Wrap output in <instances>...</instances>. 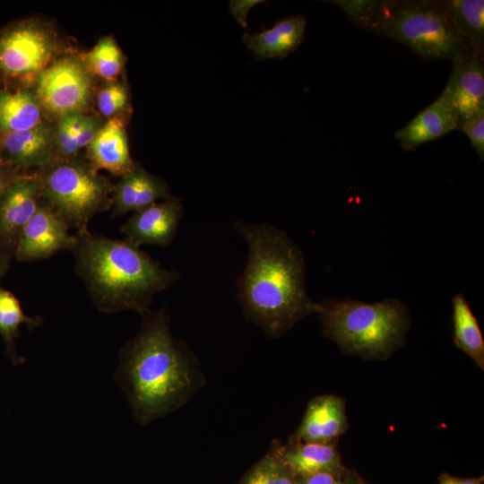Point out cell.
Instances as JSON below:
<instances>
[{
  "mask_svg": "<svg viewBox=\"0 0 484 484\" xmlns=\"http://www.w3.org/2000/svg\"><path fill=\"white\" fill-rule=\"evenodd\" d=\"M240 484H299V479L287 468L272 445L269 453L249 471Z\"/></svg>",
  "mask_w": 484,
  "mask_h": 484,
  "instance_id": "obj_25",
  "label": "cell"
},
{
  "mask_svg": "<svg viewBox=\"0 0 484 484\" xmlns=\"http://www.w3.org/2000/svg\"><path fill=\"white\" fill-rule=\"evenodd\" d=\"M248 245L245 270L238 280V298L249 322L279 337L317 311L305 288L301 249L282 230L267 224L236 222Z\"/></svg>",
  "mask_w": 484,
  "mask_h": 484,
  "instance_id": "obj_2",
  "label": "cell"
},
{
  "mask_svg": "<svg viewBox=\"0 0 484 484\" xmlns=\"http://www.w3.org/2000/svg\"><path fill=\"white\" fill-rule=\"evenodd\" d=\"M458 125L455 112L441 94L405 126L399 129L395 133V138L402 149L411 151L425 143L458 130Z\"/></svg>",
  "mask_w": 484,
  "mask_h": 484,
  "instance_id": "obj_17",
  "label": "cell"
},
{
  "mask_svg": "<svg viewBox=\"0 0 484 484\" xmlns=\"http://www.w3.org/2000/svg\"><path fill=\"white\" fill-rule=\"evenodd\" d=\"M452 18L460 33L471 44L474 51L484 54V1H446Z\"/></svg>",
  "mask_w": 484,
  "mask_h": 484,
  "instance_id": "obj_22",
  "label": "cell"
},
{
  "mask_svg": "<svg viewBox=\"0 0 484 484\" xmlns=\"http://www.w3.org/2000/svg\"><path fill=\"white\" fill-rule=\"evenodd\" d=\"M299 484H361L344 473L321 472L299 480Z\"/></svg>",
  "mask_w": 484,
  "mask_h": 484,
  "instance_id": "obj_29",
  "label": "cell"
},
{
  "mask_svg": "<svg viewBox=\"0 0 484 484\" xmlns=\"http://www.w3.org/2000/svg\"><path fill=\"white\" fill-rule=\"evenodd\" d=\"M439 484H483V477L479 478H459L448 473L439 476Z\"/></svg>",
  "mask_w": 484,
  "mask_h": 484,
  "instance_id": "obj_31",
  "label": "cell"
},
{
  "mask_svg": "<svg viewBox=\"0 0 484 484\" xmlns=\"http://www.w3.org/2000/svg\"><path fill=\"white\" fill-rule=\"evenodd\" d=\"M89 148L90 165L123 176L134 165L130 152L124 121L110 118L99 130Z\"/></svg>",
  "mask_w": 484,
  "mask_h": 484,
  "instance_id": "obj_18",
  "label": "cell"
},
{
  "mask_svg": "<svg viewBox=\"0 0 484 484\" xmlns=\"http://www.w3.org/2000/svg\"><path fill=\"white\" fill-rule=\"evenodd\" d=\"M279 457L299 480L321 472L344 473L345 468L334 442L272 443Z\"/></svg>",
  "mask_w": 484,
  "mask_h": 484,
  "instance_id": "obj_15",
  "label": "cell"
},
{
  "mask_svg": "<svg viewBox=\"0 0 484 484\" xmlns=\"http://www.w3.org/2000/svg\"><path fill=\"white\" fill-rule=\"evenodd\" d=\"M26 324L30 329H34L42 324L39 316H27L15 296L0 287V335L6 344L7 350L12 359L20 361V358L14 350V341L18 336L19 328Z\"/></svg>",
  "mask_w": 484,
  "mask_h": 484,
  "instance_id": "obj_23",
  "label": "cell"
},
{
  "mask_svg": "<svg viewBox=\"0 0 484 484\" xmlns=\"http://www.w3.org/2000/svg\"><path fill=\"white\" fill-rule=\"evenodd\" d=\"M69 229L64 219L41 200L21 235L14 256L20 262H31L49 258L63 250L72 251L76 236Z\"/></svg>",
  "mask_w": 484,
  "mask_h": 484,
  "instance_id": "obj_10",
  "label": "cell"
},
{
  "mask_svg": "<svg viewBox=\"0 0 484 484\" xmlns=\"http://www.w3.org/2000/svg\"><path fill=\"white\" fill-rule=\"evenodd\" d=\"M86 61L89 70L109 82L115 81L123 66L122 53L111 37L101 39L86 55Z\"/></svg>",
  "mask_w": 484,
  "mask_h": 484,
  "instance_id": "obj_24",
  "label": "cell"
},
{
  "mask_svg": "<svg viewBox=\"0 0 484 484\" xmlns=\"http://www.w3.org/2000/svg\"><path fill=\"white\" fill-rule=\"evenodd\" d=\"M306 26L304 16H291L280 21L272 29L246 33L243 39L260 59L284 57L301 44Z\"/></svg>",
  "mask_w": 484,
  "mask_h": 484,
  "instance_id": "obj_19",
  "label": "cell"
},
{
  "mask_svg": "<svg viewBox=\"0 0 484 484\" xmlns=\"http://www.w3.org/2000/svg\"><path fill=\"white\" fill-rule=\"evenodd\" d=\"M326 337L344 351L366 358H385L404 340L407 307L395 298L367 303L329 298L317 305Z\"/></svg>",
  "mask_w": 484,
  "mask_h": 484,
  "instance_id": "obj_5",
  "label": "cell"
},
{
  "mask_svg": "<svg viewBox=\"0 0 484 484\" xmlns=\"http://www.w3.org/2000/svg\"><path fill=\"white\" fill-rule=\"evenodd\" d=\"M102 125H103L99 118L87 116L83 127L76 136L78 151L88 147L91 143Z\"/></svg>",
  "mask_w": 484,
  "mask_h": 484,
  "instance_id": "obj_30",
  "label": "cell"
},
{
  "mask_svg": "<svg viewBox=\"0 0 484 484\" xmlns=\"http://www.w3.org/2000/svg\"><path fill=\"white\" fill-rule=\"evenodd\" d=\"M356 25L403 43L428 61L454 63L476 53L455 26L446 1L365 0Z\"/></svg>",
  "mask_w": 484,
  "mask_h": 484,
  "instance_id": "obj_4",
  "label": "cell"
},
{
  "mask_svg": "<svg viewBox=\"0 0 484 484\" xmlns=\"http://www.w3.org/2000/svg\"><path fill=\"white\" fill-rule=\"evenodd\" d=\"M22 173L26 172L0 164V196L8 184Z\"/></svg>",
  "mask_w": 484,
  "mask_h": 484,
  "instance_id": "obj_32",
  "label": "cell"
},
{
  "mask_svg": "<svg viewBox=\"0 0 484 484\" xmlns=\"http://www.w3.org/2000/svg\"><path fill=\"white\" fill-rule=\"evenodd\" d=\"M128 104V92L125 85L112 81L104 86L97 97V106L99 113L105 117H117Z\"/></svg>",
  "mask_w": 484,
  "mask_h": 484,
  "instance_id": "obj_27",
  "label": "cell"
},
{
  "mask_svg": "<svg viewBox=\"0 0 484 484\" xmlns=\"http://www.w3.org/2000/svg\"><path fill=\"white\" fill-rule=\"evenodd\" d=\"M453 65L442 95L455 112L460 125L473 114L484 110L483 56L474 53Z\"/></svg>",
  "mask_w": 484,
  "mask_h": 484,
  "instance_id": "obj_13",
  "label": "cell"
},
{
  "mask_svg": "<svg viewBox=\"0 0 484 484\" xmlns=\"http://www.w3.org/2000/svg\"><path fill=\"white\" fill-rule=\"evenodd\" d=\"M458 130L462 131L481 160H484V110H480L462 121Z\"/></svg>",
  "mask_w": 484,
  "mask_h": 484,
  "instance_id": "obj_28",
  "label": "cell"
},
{
  "mask_svg": "<svg viewBox=\"0 0 484 484\" xmlns=\"http://www.w3.org/2000/svg\"><path fill=\"white\" fill-rule=\"evenodd\" d=\"M56 50L53 35L32 22L13 26L0 33V75L22 79L40 73Z\"/></svg>",
  "mask_w": 484,
  "mask_h": 484,
  "instance_id": "obj_8",
  "label": "cell"
},
{
  "mask_svg": "<svg viewBox=\"0 0 484 484\" xmlns=\"http://www.w3.org/2000/svg\"><path fill=\"white\" fill-rule=\"evenodd\" d=\"M87 116L82 113H72L60 117L54 144L56 158L61 160L74 159L78 153L76 136L83 127Z\"/></svg>",
  "mask_w": 484,
  "mask_h": 484,
  "instance_id": "obj_26",
  "label": "cell"
},
{
  "mask_svg": "<svg viewBox=\"0 0 484 484\" xmlns=\"http://www.w3.org/2000/svg\"><path fill=\"white\" fill-rule=\"evenodd\" d=\"M452 301L454 344L483 369L484 341L478 321L462 294H455Z\"/></svg>",
  "mask_w": 484,
  "mask_h": 484,
  "instance_id": "obj_21",
  "label": "cell"
},
{
  "mask_svg": "<svg viewBox=\"0 0 484 484\" xmlns=\"http://www.w3.org/2000/svg\"><path fill=\"white\" fill-rule=\"evenodd\" d=\"M11 258L12 256L0 246V280L8 270Z\"/></svg>",
  "mask_w": 484,
  "mask_h": 484,
  "instance_id": "obj_34",
  "label": "cell"
},
{
  "mask_svg": "<svg viewBox=\"0 0 484 484\" xmlns=\"http://www.w3.org/2000/svg\"><path fill=\"white\" fill-rule=\"evenodd\" d=\"M255 1L250 2H231L230 9L233 13V15L240 22L241 24L245 26V19L242 15L244 13V16L246 17L247 10L251 7V5L255 4Z\"/></svg>",
  "mask_w": 484,
  "mask_h": 484,
  "instance_id": "obj_33",
  "label": "cell"
},
{
  "mask_svg": "<svg viewBox=\"0 0 484 484\" xmlns=\"http://www.w3.org/2000/svg\"><path fill=\"white\" fill-rule=\"evenodd\" d=\"M170 196L169 187L161 178L147 172L139 164H134L114 186L113 215L135 212Z\"/></svg>",
  "mask_w": 484,
  "mask_h": 484,
  "instance_id": "obj_16",
  "label": "cell"
},
{
  "mask_svg": "<svg viewBox=\"0 0 484 484\" xmlns=\"http://www.w3.org/2000/svg\"><path fill=\"white\" fill-rule=\"evenodd\" d=\"M92 86L90 71L74 57L61 58L39 76L36 98L43 109L63 117L82 113Z\"/></svg>",
  "mask_w": 484,
  "mask_h": 484,
  "instance_id": "obj_7",
  "label": "cell"
},
{
  "mask_svg": "<svg viewBox=\"0 0 484 484\" xmlns=\"http://www.w3.org/2000/svg\"><path fill=\"white\" fill-rule=\"evenodd\" d=\"M72 253L75 272L83 281L96 308L104 313L150 310L153 296L176 282L178 273L160 263L127 239L76 231Z\"/></svg>",
  "mask_w": 484,
  "mask_h": 484,
  "instance_id": "obj_3",
  "label": "cell"
},
{
  "mask_svg": "<svg viewBox=\"0 0 484 484\" xmlns=\"http://www.w3.org/2000/svg\"><path fill=\"white\" fill-rule=\"evenodd\" d=\"M37 177L41 199L76 231L88 229L93 217L112 207L114 186L90 163L56 159Z\"/></svg>",
  "mask_w": 484,
  "mask_h": 484,
  "instance_id": "obj_6",
  "label": "cell"
},
{
  "mask_svg": "<svg viewBox=\"0 0 484 484\" xmlns=\"http://www.w3.org/2000/svg\"><path fill=\"white\" fill-rule=\"evenodd\" d=\"M54 134L42 124L19 132H0V164L27 172L39 170L56 160Z\"/></svg>",
  "mask_w": 484,
  "mask_h": 484,
  "instance_id": "obj_12",
  "label": "cell"
},
{
  "mask_svg": "<svg viewBox=\"0 0 484 484\" xmlns=\"http://www.w3.org/2000/svg\"><path fill=\"white\" fill-rule=\"evenodd\" d=\"M348 421L344 401L335 395L311 399L301 423L290 441L330 443L345 432Z\"/></svg>",
  "mask_w": 484,
  "mask_h": 484,
  "instance_id": "obj_14",
  "label": "cell"
},
{
  "mask_svg": "<svg viewBox=\"0 0 484 484\" xmlns=\"http://www.w3.org/2000/svg\"><path fill=\"white\" fill-rule=\"evenodd\" d=\"M37 173H22L0 196V246L14 256L21 235L41 203Z\"/></svg>",
  "mask_w": 484,
  "mask_h": 484,
  "instance_id": "obj_9",
  "label": "cell"
},
{
  "mask_svg": "<svg viewBox=\"0 0 484 484\" xmlns=\"http://www.w3.org/2000/svg\"><path fill=\"white\" fill-rule=\"evenodd\" d=\"M42 111L36 95L0 90V132L34 129L43 124Z\"/></svg>",
  "mask_w": 484,
  "mask_h": 484,
  "instance_id": "obj_20",
  "label": "cell"
},
{
  "mask_svg": "<svg viewBox=\"0 0 484 484\" xmlns=\"http://www.w3.org/2000/svg\"><path fill=\"white\" fill-rule=\"evenodd\" d=\"M183 215L181 201L170 196L134 212L121 226L125 239L137 246H169L174 239Z\"/></svg>",
  "mask_w": 484,
  "mask_h": 484,
  "instance_id": "obj_11",
  "label": "cell"
},
{
  "mask_svg": "<svg viewBox=\"0 0 484 484\" xmlns=\"http://www.w3.org/2000/svg\"><path fill=\"white\" fill-rule=\"evenodd\" d=\"M119 351L115 380L134 420L146 425L185 405L205 384L198 359L169 327L166 308L147 311Z\"/></svg>",
  "mask_w": 484,
  "mask_h": 484,
  "instance_id": "obj_1",
  "label": "cell"
}]
</instances>
